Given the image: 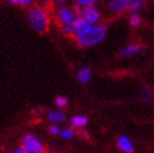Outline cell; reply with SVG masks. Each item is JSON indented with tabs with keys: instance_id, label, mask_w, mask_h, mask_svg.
<instances>
[{
	"instance_id": "obj_5",
	"label": "cell",
	"mask_w": 154,
	"mask_h": 153,
	"mask_svg": "<svg viewBox=\"0 0 154 153\" xmlns=\"http://www.w3.org/2000/svg\"><path fill=\"white\" fill-rule=\"evenodd\" d=\"M78 11H79V20L87 23V24H100L102 13L97 5L83 8V9H79Z\"/></svg>"
},
{
	"instance_id": "obj_3",
	"label": "cell",
	"mask_w": 154,
	"mask_h": 153,
	"mask_svg": "<svg viewBox=\"0 0 154 153\" xmlns=\"http://www.w3.org/2000/svg\"><path fill=\"white\" fill-rule=\"evenodd\" d=\"M26 19L30 28L39 34H44L48 32L51 27L53 20L49 9L44 5H33L32 8H29Z\"/></svg>"
},
{
	"instance_id": "obj_12",
	"label": "cell",
	"mask_w": 154,
	"mask_h": 153,
	"mask_svg": "<svg viewBox=\"0 0 154 153\" xmlns=\"http://www.w3.org/2000/svg\"><path fill=\"white\" fill-rule=\"evenodd\" d=\"M127 4H128V8L130 13L132 11H135V13H139V10H142L143 8L147 4V0H125Z\"/></svg>"
},
{
	"instance_id": "obj_7",
	"label": "cell",
	"mask_w": 154,
	"mask_h": 153,
	"mask_svg": "<svg viewBox=\"0 0 154 153\" xmlns=\"http://www.w3.org/2000/svg\"><path fill=\"white\" fill-rule=\"evenodd\" d=\"M117 147L123 153H134L135 152L133 142L130 141V138L127 136H120L117 139Z\"/></svg>"
},
{
	"instance_id": "obj_10",
	"label": "cell",
	"mask_w": 154,
	"mask_h": 153,
	"mask_svg": "<svg viewBox=\"0 0 154 153\" xmlns=\"http://www.w3.org/2000/svg\"><path fill=\"white\" fill-rule=\"evenodd\" d=\"M88 122H89V119L87 116L76 114V116H73L70 118V126L73 129H83V128H85Z\"/></svg>"
},
{
	"instance_id": "obj_1",
	"label": "cell",
	"mask_w": 154,
	"mask_h": 153,
	"mask_svg": "<svg viewBox=\"0 0 154 153\" xmlns=\"http://www.w3.org/2000/svg\"><path fill=\"white\" fill-rule=\"evenodd\" d=\"M106 36V27L104 24H87L78 20L74 33V40L80 48L87 49L100 44Z\"/></svg>"
},
{
	"instance_id": "obj_18",
	"label": "cell",
	"mask_w": 154,
	"mask_h": 153,
	"mask_svg": "<svg viewBox=\"0 0 154 153\" xmlns=\"http://www.w3.org/2000/svg\"><path fill=\"white\" fill-rule=\"evenodd\" d=\"M60 127L59 126H55V124H50L49 127H48V133L50 134V136H53V137H58L59 134H60Z\"/></svg>"
},
{
	"instance_id": "obj_22",
	"label": "cell",
	"mask_w": 154,
	"mask_h": 153,
	"mask_svg": "<svg viewBox=\"0 0 154 153\" xmlns=\"http://www.w3.org/2000/svg\"><path fill=\"white\" fill-rule=\"evenodd\" d=\"M51 2L54 4H57V6H58V5H64L68 2V0H51Z\"/></svg>"
},
{
	"instance_id": "obj_8",
	"label": "cell",
	"mask_w": 154,
	"mask_h": 153,
	"mask_svg": "<svg viewBox=\"0 0 154 153\" xmlns=\"http://www.w3.org/2000/svg\"><path fill=\"white\" fill-rule=\"evenodd\" d=\"M142 50H143L142 45L138 44V43H134V44H128V45H125V47H123L119 52V54L123 58H130V57H134L137 54H139Z\"/></svg>"
},
{
	"instance_id": "obj_19",
	"label": "cell",
	"mask_w": 154,
	"mask_h": 153,
	"mask_svg": "<svg viewBox=\"0 0 154 153\" xmlns=\"http://www.w3.org/2000/svg\"><path fill=\"white\" fill-rule=\"evenodd\" d=\"M32 114L34 117H40V116H43V114H44V108L42 105H36V107H34V108H33Z\"/></svg>"
},
{
	"instance_id": "obj_6",
	"label": "cell",
	"mask_w": 154,
	"mask_h": 153,
	"mask_svg": "<svg viewBox=\"0 0 154 153\" xmlns=\"http://www.w3.org/2000/svg\"><path fill=\"white\" fill-rule=\"evenodd\" d=\"M45 118L49 122L50 124H55V126H59L61 123L66 122V113L61 109H50L45 113Z\"/></svg>"
},
{
	"instance_id": "obj_15",
	"label": "cell",
	"mask_w": 154,
	"mask_h": 153,
	"mask_svg": "<svg viewBox=\"0 0 154 153\" xmlns=\"http://www.w3.org/2000/svg\"><path fill=\"white\" fill-rule=\"evenodd\" d=\"M153 97V90L148 87V86H144L142 87V90H140V94H139V98L142 102H149Z\"/></svg>"
},
{
	"instance_id": "obj_21",
	"label": "cell",
	"mask_w": 154,
	"mask_h": 153,
	"mask_svg": "<svg viewBox=\"0 0 154 153\" xmlns=\"http://www.w3.org/2000/svg\"><path fill=\"white\" fill-rule=\"evenodd\" d=\"M9 153H29V152H26L21 146H17V147L11 148V149L9 151Z\"/></svg>"
},
{
	"instance_id": "obj_17",
	"label": "cell",
	"mask_w": 154,
	"mask_h": 153,
	"mask_svg": "<svg viewBox=\"0 0 154 153\" xmlns=\"http://www.w3.org/2000/svg\"><path fill=\"white\" fill-rule=\"evenodd\" d=\"M69 101H68V98L64 97V95H57L55 99H54V104H55V107L58 109H63L65 108V107L68 105Z\"/></svg>"
},
{
	"instance_id": "obj_14",
	"label": "cell",
	"mask_w": 154,
	"mask_h": 153,
	"mask_svg": "<svg viewBox=\"0 0 154 153\" xmlns=\"http://www.w3.org/2000/svg\"><path fill=\"white\" fill-rule=\"evenodd\" d=\"M128 21H129L130 27L138 28V27L142 24V17H140V14H139V13H135V11H132V13L129 14Z\"/></svg>"
},
{
	"instance_id": "obj_9",
	"label": "cell",
	"mask_w": 154,
	"mask_h": 153,
	"mask_svg": "<svg viewBox=\"0 0 154 153\" xmlns=\"http://www.w3.org/2000/svg\"><path fill=\"white\" fill-rule=\"evenodd\" d=\"M108 9L114 14H122L129 10L125 0H109L108 2Z\"/></svg>"
},
{
	"instance_id": "obj_13",
	"label": "cell",
	"mask_w": 154,
	"mask_h": 153,
	"mask_svg": "<svg viewBox=\"0 0 154 153\" xmlns=\"http://www.w3.org/2000/svg\"><path fill=\"white\" fill-rule=\"evenodd\" d=\"M75 136H76V132L74 131L72 127H64V128L60 129L59 137H61V138L65 139V141H72Z\"/></svg>"
},
{
	"instance_id": "obj_11",
	"label": "cell",
	"mask_w": 154,
	"mask_h": 153,
	"mask_svg": "<svg viewBox=\"0 0 154 153\" xmlns=\"http://www.w3.org/2000/svg\"><path fill=\"white\" fill-rule=\"evenodd\" d=\"M91 69L88 67H83L76 72V79L82 84H88L91 80Z\"/></svg>"
},
{
	"instance_id": "obj_20",
	"label": "cell",
	"mask_w": 154,
	"mask_h": 153,
	"mask_svg": "<svg viewBox=\"0 0 154 153\" xmlns=\"http://www.w3.org/2000/svg\"><path fill=\"white\" fill-rule=\"evenodd\" d=\"M34 4V0H18V5L23 8H32Z\"/></svg>"
},
{
	"instance_id": "obj_4",
	"label": "cell",
	"mask_w": 154,
	"mask_h": 153,
	"mask_svg": "<svg viewBox=\"0 0 154 153\" xmlns=\"http://www.w3.org/2000/svg\"><path fill=\"white\" fill-rule=\"evenodd\" d=\"M20 146L29 153H47V144L35 133H25L20 139Z\"/></svg>"
},
{
	"instance_id": "obj_16",
	"label": "cell",
	"mask_w": 154,
	"mask_h": 153,
	"mask_svg": "<svg viewBox=\"0 0 154 153\" xmlns=\"http://www.w3.org/2000/svg\"><path fill=\"white\" fill-rule=\"evenodd\" d=\"M98 0H74V5L79 9H83V8H88V6H93L97 5Z\"/></svg>"
},
{
	"instance_id": "obj_23",
	"label": "cell",
	"mask_w": 154,
	"mask_h": 153,
	"mask_svg": "<svg viewBox=\"0 0 154 153\" xmlns=\"http://www.w3.org/2000/svg\"><path fill=\"white\" fill-rule=\"evenodd\" d=\"M2 2L6 3V4H10V5H18V0H2Z\"/></svg>"
},
{
	"instance_id": "obj_2",
	"label": "cell",
	"mask_w": 154,
	"mask_h": 153,
	"mask_svg": "<svg viewBox=\"0 0 154 153\" xmlns=\"http://www.w3.org/2000/svg\"><path fill=\"white\" fill-rule=\"evenodd\" d=\"M54 20L60 30L68 36H74L76 23L79 20V11L70 5H58L54 10Z\"/></svg>"
}]
</instances>
